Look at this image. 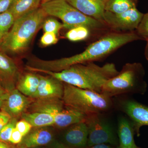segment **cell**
Here are the masks:
<instances>
[{
	"label": "cell",
	"instance_id": "obj_1",
	"mask_svg": "<svg viewBox=\"0 0 148 148\" xmlns=\"http://www.w3.org/2000/svg\"><path fill=\"white\" fill-rule=\"evenodd\" d=\"M140 40L141 38L135 31H111L90 44L81 53L70 57L49 61L33 58L31 64L35 69L60 72L76 64H87L102 60L122 47Z\"/></svg>",
	"mask_w": 148,
	"mask_h": 148
},
{
	"label": "cell",
	"instance_id": "obj_2",
	"mask_svg": "<svg viewBox=\"0 0 148 148\" xmlns=\"http://www.w3.org/2000/svg\"><path fill=\"white\" fill-rule=\"evenodd\" d=\"M31 72L43 73L64 83L101 93L105 83L119 73L113 63L100 66L93 62L76 64L61 71L55 72L29 68Z\"/></svg>",
	"mask_w": 148,
	"mask_h": 148
},
{
	"label": "cell",
	"instance_id": "obj_3",
	"mask_svg": "<svg viewBox=\"0 0 148 148\" xmlns=\"http://www.w3.org/2000/svg\"><path fill=\"white\" fill-rule=\"evenodd\" d=\"M48 16L40 7L16 19L5 36L0 51L6 54H13L26 50Z\"/></svg>",
	"mask_w": 148,
	"mask_h": 148
},
{
	"label": "cell",
	"instance_id": "obj_4",
	"mask_svg": "<svg viewBox=\"0 0 148 148\" xmlns=\"http://www.w3.org/2000/svg\"><path fill=\"white\" fill-rule=\"evenodd\" d=\"M145 76L141 63H127L117 75L105 83L101 93L112 98L124 94H144L147 88Z\"/></svg>",
	"mask_w": 148,
	"mask_h": 148
},
{
	"label": "cell",
	"instance_id": "obj_5",
	"mask_svg": "<svg viewBox=\"0 0 148 148\" xmlns=\"http://www.w3.org/2000/svg\"><path fill=\"white\" fill-rule=\"evenodd\" d=\"M64 85L62 100L67 107L79 111L86 115L103 114L113 108L114 102L110 97L64 83Z\"/></svg>",
	"mask_w": 148,
	"mask_h": 148
},
{
	"label": "cell",
	"instance_id": "obj_6",
	"mask_svg": "<svg viewBox=\"0 0 148 148\" xmlns=\"http://www.w3.org/2000/svg\"><path fill=\"white\" fill-rule=\"evenodd\" d=\"M40 7L48 16L61 19L64 28L69 30L84 26L92 32H106L110 30L106 23L85 15L66 0H52L41 4Z\"/></svg>",
	"mask_w": 148,
	"mask_h": 148
},
{
	"label": "cell",
	"instance_id": "obj_7",
	"mask_svg": "<svg viewBox=\"0 0 148 148\" xmlns=\"http://www.w3.org/2000/svg\"><path fill=\"white\" fill-rule=\"evenodd\" d=\"M103 114L86 115L85 122L88 130L87 147L99 144L117 146L119 140L113 127L103 116Z\"/></svg>",
	"mask_w": 148,
	"mask_h": 148
},
{
	"label": "cell",
	"instance_id": "obj_8",
	"mask_svg": "<svg viewBox=\"0 0 148 148\" xmlns=\"http://www.w3.org/2000/svg\"><path fill=\"white\" fill-rule=\"evenodd\" d=\"M143 15L144 14L137 8L118 14L105 11L104 22L112 32H134L138 28Z\"/></svg>",
	"mask_w": 148,
	"mask_h": 148
},
{
	"label": "cell",
	"instance_id": "obj_9",
	"mask_svg": "<svg viewBox=\"0 0 148 148\" xmlns=\"http://www.w3.org/2000/svg\"><path fill=\"white\" fill-rule=\"evenodd\" d=\"M118 106L131 120L135 132L139 136L141 127L148 126V107L131 99L121 100Z\"/></svg>",
	"mask_w": 148,
	"mask_h": 148
},
{
	"label": "cell",
	"instance_id": "obj_10",
	"mask_svg": "<svg viewBox=\"0 0 148 148\" xmlns=\"http://www.w3.org/2000/svg\"><path fill=\"white\" fill-rule=\"evenodd\" d=\"M32 101V98L23 95L16 88L8 92L1 110L7 112L12 118L18 119L27 112Z\"/></svg>",
	"mask_w": 148,
	"mask_h": 148
},
{
	"label": "cell",
	"instance_id": "obj_11",
	"mask_svg": "<svg viewBox=\"0 0 148 148\" xmlns=\"http://www.w3.org/2000/svg\"><path fill=\"white\" fill-rule=\"evenodd\" d=\"M20 75L15 62L6 53L0 51V84L8 92L16 88Z\"/></svg>",
	"mask_w": 148,
	"mask_h": 148
},
{
	"label": "cell",
	"instance_id": "obj_12",
	"mask_svg": "<svg viewBox=\"0 0 148 148\" xmlns=\"http://www.w3.org/2000/svg\"><path fill=\"white\" fill-rule=\"evenodd\" d=\"M39 77L40 82L38 89L31 98L62 99L64 94V83L48 75L44 76L39 75Z\"/></svg>",
	"mask_w": 148,
	"mask_h": 148
},
{
	"label": "cell",
	"instance_id": "obj_13",
	"mask_svg": "<svg viewBox=\"0 0 148 148\" xmlns=\"http://www.w3.org/2000/svg\"><path fill=\"white\" fill-rule=\"evenodd\" d=\"M88 130L85 121L70 125L65 128L63 134L64 143L73 148L87 147Z\"/></svg>",
	"mask_w": 148,
	"mask_h": 148
},
{
	"label": "cell",
	"instance_id": "obj_14",
	"mask_svg": "<svg viewBox=\"0 0 148 148\" xmlns=\"http://www.w3.org/2000/svg\"><path fill=\"white\" fill-rule=\"evenodd\" d=\"M53 138V131L49 127H32L16 146L24 148L39 147L49 144Z\"/></svg>",
	"mask_w": 148,
	"mask_h": 148
},
{
	"label": "cell",
	"instance_id": "obj_15",
	"mask_svg": "<svg viewBox=\"0 0 148 148\" xmlns=\"http://www.w3.org/2000/svg\"><path fill=\"white\" fill-rule=\"evenodd\" d=\"M86 16L104 22L106 0H66Z\"/></svg>",
	"mask_w": 148,
	"mask_h": 148
},
{
	"label": "cell",
	"instance_id": "obj_16",
	"mask_svg": "<svg viewBox=\"0 0 148 148\" xmlns=\"http://www.w3.org/2000/svg\"><path fill=\"white\" fill-rule=\"evenodd\" d=\"M65 107L64 102L61 99H33V101L26 112L44 113L54 116Z\"/></svg>",
	"mask_w": 148,
	"mask_h": 148
},
{
	"label": "cell",
	"instance_id": "obj_17",
	"mask_svg": "<svg viewBox=\"0 0 148 148\" xmlns=\"http://www.w3.org/2000/svg\"><path fill=\"white\" fill-rule=\"evenodd\" d=\"M135 132L131 121L124 116L120 117L118 122L119 148H140L134 141Z\"/></svg>",
	"mask_w": 148,
	"mask_h": 148
},
{
	"label": "cell",
	"instance_id": "obj_18",
	"mask_svg": "<svg viewBox=\"0 0 148 148\" xmlns=\"http://www.w3.org/2000/svg\"><path fill=\"white\" fill-rule=\"evenodd\" d=\"M86 115L79 111L65 106V108L54 116V124L59 128H65L70 125L85 121Z\"/></svg>",
	"mask_w": 148,
	"mask_h": 148
},
{
	"label": "cell",
	"instance_id": "obj_19",
	"mask_svg": "<svg viewBox=\"0 0 148 148\" xmlns=\"http://www.w3.org/2000/svg\"><path fill=\"white\" fill-rule=\"evenodd\" d=\"M39 82V75L26 73L19 75L16 88L23 95L31 98L36 92Z\"/></svg>",
	"mask_w": 148,
	"mask_h": 148
},
{
	"label": "cell",
	"instance_id": "obj_20",
	"mask_svg": "<svg viewBox=\"0 0 148 148\" xmlns=\"http://www.w3.org/2000/svg\"><path fill=\"white\" fill-rule=\"evenodd\" d=\"M41 0H12L9 11L15 20L40 7Z\"/></svg>",
	"mask_w": 148,
	"mask_h": 148
},
{
	"label": "cell",
	"instance_id": "obj_21",
	"mask_svg": "<svg viewBox=\"0 0 148 148\" xmlns=\"http://www.w3.org/2000/svg\"><path fill=\"white\" fill-rule=\"evenodd\" d=\"M21 118L28 121L33 127H49L54 124V116L44 113L26 112Z\"/></svg>",
	"mask_w": 148,
	"mask_h": 148
},
{
	"label": "cell",
	"instance_id": "obj_22",
	"mask_svg": "<svg viewBox=\"0 0 148 148\" xmlns=\"http://www.w3.org/2000/svg\"><path fill=\"white\" fill-rule=\"evenodd\" d=\"M138 0H106L105 11L121 13L136 8Z\"/></svg>",
	"mask_w": 148,
	"mask_h": 148
},
{
	"label": "cell",
	"instance_id": "obj_23",
	"mask_svg": "<svg viewBox=\"0 0 148 148\" xmlns=\"http://www.w3.org/2000/svg\"><path fill=\"white\" fill-rule=\"evenodd\" d=\"M90 29L84 26H79L69 29L66 33V38L72 42H77L86 39L90 36Z\"/></svg>",
	"mask_w": 148,
	"mask_h": 148
},
{
	"label": "cell",
	"instance_id": "obj_24",
	"mask_svg": "<svg viewBox=\"0 0 148 148\" xmlns=\"http://www.w3.org/2000/svg\"><path fill=\"white\" fill-rule=\"evenodd\" d=\"M42 29L44 33L51 32L57 35L64 26L62 23L52 17H47L42 24Z\"/></svg>",
	"mask_w": 148,
	"mask_h": 148
},
{
	"label": "cell",
	"instance_id": "obj_25",
	"mask_svg": "<svg viewBox=\"0 0 148 148\" xmlns=\"http://www.w3.org/2000/svg\"><path fill=\"white\" fill-rule=\"evenodd\" d=\"M15 21L12 14L8 10L0 13V32L7 33Z\"/></svg>",
	"mask_w": 148,
	"mask_h": 148
},
{
	"label": "cell",
	"instance_id": "obj_26",
	"mask_svg": "<svg viewBox=\"0 0 148 148\" xmlns=\"http://www.w3.org/2000/svg\"><path fill=\"white\" fill-rule=\"evenodd\" d=\"M17 121L18 119H16L12 118L8 123L4 126L0 132V141L9 143L11 135Z\"/></svg>",
	"mask_w": 148,
	"mask_h": 148
},
{
	"label": "cell",
	"instance_id": "obj_27",
	"mask_svg": "<svg viewBox=\"0 0 148 148\" xmlns=\"http://www.w3.org/2000/svg\"><path fill=\"white\" fill-rule=\"evenodd\" d=\"M135 32L141 40H146L148 38V12L144 14Z\"/></svg>",
	"mask_w": 148,
	"mask_h": 148
},
{
	"label": "cell",
	"instance_id": "obj_28",
	"mask_svg": "<svg viewBox=\"0 0 148 148\" xmlns=\"http://www.w3.org/2000/svg\"><path fill=\"white\" fill-rule=\"evenodd\" d=\"M58 41L57 35L51 32L44 33L40 40L41 44L45 47L55 44Z\"/></svg>",
	"mask_w": 148,
	"mask_h": 148
},
{
	"label": "cell",
	"instance_id": "obj_29",
	"mask_svg": "<svg viewBox=\"0 0 148 148\" xmlns=\"http://www.w3.org/2000/svg\"><path fill=\"white\" fill-rule=\"evenodd\" d=\"M15 127L24 137L30 132L33 127L27 121L21 119L17 121Z\"/></svg>",
	"mask_w": 148,
	"mask_h": 148
},
{
	"label": "cell",
	"instance_id": "obj_30",
	"mask_svg": "<svg viewBox=\"0 0 148 148\" xmlns=\"http://www.w3.org/2000/svg\"><path fill=\"white\" fill-rule=\"evenodd\" d=\"M24 136L16 129H14L9 140V143L13 145H18L21 143Z\"/></svg>",
	"mask_w": 148,
	"mask_h": 148
},
{
	"label": "cell",
	"instance_id": "obj_31",
	"mask_svg": "<svg viewBox=\"0 0 148 148\" xmlns=\"http://www.w3.org/2000/svg\"><path fill=\"white\" fill-rule=\"evenodd\" d=\"M11 117L5 111L1 110L0 111V132L1 130L9 122Z\"/></svg>",
	"mask_w": 148,
	"mask_h": 148
},
{
	"label": "cell",
	"instance_id": "obj_32",
	"mask_svg": "<svg viewBox=\"0 0 148 148\" xmlns=\"http://www.w3.org/2000/svg\"><path fill=\"white\" fill-rule=\"evenodd\" d=\"M12 1V0H0V13L9 10Z\"/></svg>",
	"mask_w": 148,
	"mask_h": 148
},
{
	"label": "cell",
	"instance_id": "obj_33",
	"mask_svg": "<svg viewBox=\"0 0 148 148\" xmlns=\"http://www.w3.org/2000/svg\"><path fill=\"white\" fill-rule=\"evenodd\" d=\"M86 148H119V146H114L108 144H102L87 147Z\"/></svg>",
	"mask_w": 148,
	"mask_h": 148
},
{
	"label": "cell",
	"instance_id": "obj_34",
	"mask_svg": "<svg viewBox=\"0 0 148 148\" xmlns=\"http://www.w3.org/2000/svg\"><path fill=\"white\" fill-rule=\"evenodd\" d=\"M8 92L0 84V97L3 100H5L7 97Z\"/></svg>",
	"mask_w": 148,
	"mask_h": 148
},
{
	"label": "cell",
	"instance_id": "obj_35",
	"mask_svg": "<svg viewBox=\"0 0 148 148\" xmlns=\"http://www.w3.org/2000/svg\"><path fill=\"white\" fill-rule=\"evenodd\" d=\"M52 148H73L67 145L64 143H58L56 142L53 145Z\"/></svg>",
	"mask_w": 148,
	"mask_h": 148
},
{
	"label": "cell",
	"instance_id": "obj_36",
	"mask_svg": "<svg viewBox=\"0 0 148 148\" xmlns=\"http://www.w3.org/2000/svg\"><path fill=\"white\" fill-rule=\"evenodd\" d=\"M0 148H14V147L11 145L9 143H4L0 141Z\"/></svg>",
	"mask_w": 148,
	"mask_h": 148
},
{
	"label": "cell",
	"instance_id": "obj_37",
	"mask_svg": "<svg viewBox=\"0 0 148 148\" xmlns=\"http://www.w3.org/2000/svg\"><path fill=\"white\" fill-rule=\"evenodd\" d=\"M7 33H2L0 32V47L2 43L3 42V40L6 34Z\"/></svg>",
	"mask_w": 148,
	"mask_h": 148
},
{
	"label": "cell",
	"instance_id": "obj_38",
	"mask_svg": "<svg viewBox=\"0 0 148 148\" xmlns=\"http://www.w3.org/2000/svg\"><path fill=\"white\" fill-rule=\"evenodd\" d=\"M145 58L148 61V44H146L145 49Z\"/></svg>",
	"mask_w": 148,
	"mask_h": 148
},
{
	"label": "cell",
	"instance_id": "obj_39",
	"mask_svg": "<svg viewBox=\"0 0 148 148\" xmlns=\"http://www.w3.org/2000/svg\"><path fill=\"white\" fill-rule=\"evenodd\" d=\"M3 103V100L0 97V109L2 107Z\"/></svg>",
	"mask_w": 148,
	"mask_h": 148
},
{
	"label": "cell",
	"instance_id": "obj_40",
	"mask_svg": "<svg viewBox=\"0 0 148 148\" xmlns=\"http://www.w3.org/2000/svg\"><path fill=\"white\" fill-rule=\"evenodd\" d=\"M52 1V0H41V4L48 2L50 1Z\"/></svg>",
	"mask_w": 148,
	"mask_h": 148
},
{
	"label": "cell",
	"instance_id": "obj_41",
	"mask_svg": "<svg viewBox=\"0 0 148 148\" xmlns=\"http://www.w3.org/2000/svg\"><path fill=\"white\" fill-rule=\"evenodd\" d=\"M14 148H20V147H17V146H16V147H14ZM41 148L39 147H34V148Z\"/></svg>",
	"mask_w": 148,
	"mask_h": 148
},
{
	"label": "cell",
	"instance_id": "obj_42",
	"mask_svg": "<svg viewBox=\"0 0 148 148\" xmlns=\"http://www.w3.org/2000/svg\"><path fill=\"white\" fill-rule=\"evenodd\" d=\"M146 42H147V43L148 44V38L147 39V40H146Z\"/></svg>",
	"mask_w": 148,
	"mask_h": 148
}]
</instances>
